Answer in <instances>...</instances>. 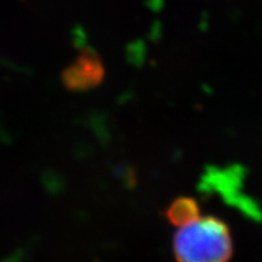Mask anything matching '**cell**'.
Wrapping results in <instances>:
<instances>
[{"label":"cell","mask_w":262,"mask_h":262,"mask_svg":"<svg viewBox=\"0 0 262 262\" xmlns=\"http://www.w3.org/2000/svg\"><path fill=\"white\" fill-rule=\"evenodd\" d=\"M172 249L180 262H226L233 255V241L224 221L201 216L178 228Z\"/></svg>","instance_id":"cell-1"},{"label":"cell","mask_w":262,"mask_h":262,"mask_svg":"<svg viewBox=\"0 0 262 262\" xmlns=\"http://www.w3.org/2000/svg\"><path fill=\"white\" fill-rule=\"evenodd\" d=\"M102 66L95 56L85 54L66 72V81L70 88H89L102 78Z\"/></svg>","instance_id":"cell-2"},{"label":"cell","mask_w":262,"mask_h":262,"mask_svg":"<svg viewBox=\"0 0 262 262\" xmlns=\"http://www.w3.org/2000/svg\"><path fill=\"white\" fill-rule=\"evenodd\" d=\"M198 217H201L199 205L196 204L194 199L188 198V196L176 199L166 210V219L170 224L178 228L196 220Z\"/></svg>","instance_id":"cell-3"}]
</instances>
